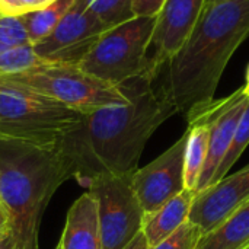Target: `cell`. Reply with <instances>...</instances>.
I'll use <instances>...</instances> for the list:
<instances>
[{"mask_svg":"<svg viewBox=\"0 0 249 249\" xmlns=\"http://www.w3.org/2000/svg\"><path fill=\"white\" fill-rule=\"evenodd\" d=\"M155 79L140 76L120 85L130 102L83 114L58 143L73 178L88 185L99 177L133 175L153 133L178 114Z\"/></svg>","mask_w":249,"mask_h":249,"instance_id":"obj_1","label":"cell"},{"mask_svg":"<svg viewBox=\"0 0 249 249\" xmlns=\"http://www.w3.org/2000/svg\"><path fill=\"white\" fill-rule=\"evenodd\" d=\"M249 36V0L206 4L181 50L159 76L160 89L187 120L214 101L223 71Z\"/></svg>","mask_w":249,"mask_h":249,"instance_id":"obj_2","label":"cell"},{"mask_svg":"<svg viewBox=\"0 0 249 249\" xmlns=\"http://www.w3.org/2000/svg\"><path fill=\"white\" fill-rule=\"evenodd\" d=\"M71 168L57 146L0 139V204L9 216L13 249H39V225Z\"/></svg>","mask_w":249,"mask_h":249,"instance_id":"obj_3","label":"cell"},{"mask_svg":"<svg viewBox=\"0 0 249 249\" xmlns=\"http://www.w3.org/2000/svg\"><path fill=\"white\" fill-rule=\"evenodd\" d=\"M82 115L53 98L0 80V139L57 146Z\"/></svg>","mask_w":249,"mask_h":249,"instance_id":"obj_4","label":"cell"},{"mask_svg":"<svg viewBox=\"0 0 249 249\" xmlns=\"http://www.w3.org/2000/svg\"><path fill=\"white\" fill-rule=\"evenodd\" d=\"M0 80L28 88L83 114L130 102L121 86L101 80L79 66L48 63L22 73L0 76Z\"/></svg>","mask_w":249,"mask_h":249,"instance_id":"obj_5","label":"cell"},{"mask_svg":"<svg viewBox=\"0 0 249 249\" xmlns=\"http://www.w3.org/2000/svg\"><path fill=\"white\" fill-rule=\"evenodd\" d=\"M156 16H134L107 29L79 67L112 85L147 76L146 53L155 29Z\"/></svg>","mask_w":249,"mask_h":249,"instance_id":"obj_6","label":"cell"},{"mask_svg":"<svg viewBox=\"0 0 249 249\" xmlns=\"http://www.w3.org/2000/svg\"><path fill=\"white\" fill-rule=\"evenodd\" d=\"M86 187L96 201L104 249H124L142 232L144 220L131 175L99 177Z\"/></svg>","mask_w":249,"mask_h":249,"instance_id":"obj_7","label":"cell"},{"mask_svg":"<svg viewBox=\"0 0 249 249\" xmlns=\"http://www.w3.org/2000/svg\"><path fill=\"white\" fill-rule=\"evenodd\" d=\"M92 0H74L58 25L34 44L38 57L51 64L79 66L108 28L90 10Z\"/></svg>","mask_w":249,"mask_h":249,"instance_id":"obj_8","label":"cell"},{"mask_svg":"<svg viewBox=\"0 0 249 249\" xmlns=\"http://www.w3.org/2000/svg\"><path fill=\"white\" fill-rule=\"evenodd\" d=\"M206 0H165L156 15L155 29L147 47V76L158 80L166 63L181 50L194 29Z\"/></svg>","mask_w":249,"mask_h":249,"instance_id":"obj_9","label":"cell"},{"mask_svg":"<svg viewBox=\"0 0 249 249\" xmlns=\"http://www.w3.org/2000/svg\"><path fill=\"white\" fill-rule=\"evenodd\" d=\"M185 144L187 133L153 162L139 168L131 175V185L144 214L156 212L185 190Z\"/></svg>","mask_w":249,"mask_h":249,"instance_id":"obj_10","label":"cell"},{"mask_svg":"<svg viewBox=\"0 0 249 249\" xmlns=\"http://www.w3.org/2000/svg\"><path fill=\"white\" fill-rule=\"evenodd\" d=\"M249 201V165L196 194L188 220L203 233L220 226Z\"/></svg>","mask_w":249,"mask_h":249,"instance_id":"obj_11","label":"cell"},{"mask_svg":"<svg viewBox=\"0 0 249 249\" xmlns=\"http://www.w3.org/2000/svg\"><path fill=\"white\" fill-rule=\"evenodd\" d=\"M249 96L239 88L228 98L213 101L212 104V121H210V139H209V153L204 169L201 172L196 194L210 187L212 179L219 169L231 143L235 131L241 123V118L247 109Z\"/></svg>","mask_w":249,"mask_h":249,"instance_id":"obj_12","label":"cell"},{"mask_svg":"<svg viewBox=\"0 0 249 249\" xmlns=\"http://www.w3.org/2000/svg\"><path fill=\"white\" fill-rule=\"evenodd\" d=\"M55 249H104L93 196L86 191L69 209Z\"/></svg>","mask_w":249,"mask_h":249,"instance_id":"obj_13","label":"cell"},{"mask_svg":"<svg viewBox=\"0 0 249 249\" xmlns=\"http://www.w3.org/2000/svg\"><path fill=\"white\" fill-rule=\"evenodd\" d=\"M196 198V193L184 190L156 212L144 214L143 233L149 248H153L174 235L187 220Z\"/></svg>","mask_w":249,"mask_h":249,"instance_id":"obj_14","label":"cell"},{"mask_svg":"<svg viewBox=\"0 0 249 249\" xmlns=\"http://www.w3.org/2000/svg\"><path fill=\"white\" fill-rule=\"evenodd\" d=\"M212 104L188 118V128L185 131L187 144H185V159H184V178H185V188L194 193L197 190L209 153Z\"/></svg>","mask_w":249,"mask_h":249,"instance_id":"obj_15","label":"cell"},{"mask_svg":"<svg viewBox=\"0 0 249 249\" xmlns=\"http://www.w3.org/2000/svg\"><path fill=\"white\" fill-rule=\"evenodd\" d=\"M249 247V201L214 231L201 236L196 249H245Z\"/></svg>","mask_w":249,"mask_h":249,"instance_id":"obj_16","label":"cell"},{"mask_svg":"<svg viewBox=\"0 0 249 249\" xmlns=\"http://www.w3.org/2000/svg\"><path fill=\"white\" fill-rule=\"evenodd\" d=\"M73 3L74 0H53L44 7L18 15L26 31L29 42L34 45L45 38L58 25Z\"/></svg>","mask_w":249,"mask_h":249,"instance_id":"obj_17","label":"cell"},{"mask_svg":"<svg viewBox=\"0 0 249 249\" xmlns=\"http://www.w3.org/2000/svg\"><path fill=\"white\" fill-rule=\"evenodd\" d=\"M44 64L48 63L36 55L32 44L13 47L0 54V76L22 73Z\"/></svg>","mask_w":249,"mask_h":249,"instance_id":"obj_18","label":"cell"},{"mask_svg":"<svg viewBox=\"0 0 249 249\" xmlns=\"http://www.w3.org/2000/svg\"><path fill=\"white\" fill-rule=\"evenodd\" d=\"M249 144V102L247 105V109L241 118V123L235 131V136L232 139V143L219 166V169L216 171L213 179H212V184H216L219 181H222L225 177H228L229 171L233 168V165L239 160V158L242 156V153L245 152V149L248 147Z\"/></svg>","mask_w":249,"mask_h":249,"instance_id":"obj_19","label":"cell"},{"mask_svg":"<svg viewBox=\"0 0 249 249\" xmlns=\"http://www.w3.org/2000/svg\"><path fill=\"white\" fill-rule=\"evenodd\" d=\"M134 0H92L90 10L109 29L134 18Z\"/></svg>","mask_w":249,"mask_h":249,"instance_id":"obj_20","label":"cell"},{"mask_svg":"<svg viewBox=\"0 0 249 249\" xmlns=\"http://www.w3.org/2000/svg\"><path fill=\"white\" fill-rule=\"evenodd\" d=\"M31 44L26 31L15 15H0V54L19 45Z\"/></svg>","mask_w":249,"mask_h":249,"instance_id":"obj_21","label":"cell"},{"mask_svg":"<svg viewBox=\"0 0 249 249\" xmlns=\"http://www.w3.org/2000/svg\"><path fill=\"white\" fill-rule=\"evenodd\" d=\"M203 235V231L197 225L187 220L174 235L149 249H196Z\"/></svg>","mask_w":249,"mask_h":249,"instance_id":"obj_22","label":"cell"},{"mask_svg":"<svg viewBox=\"0 0 249 249\" xmlns=\"http://www.w3.org/2000/svg\"><path fill=\"white\" fill-rule=\"evenodd\" d=\"M165 0H134L133 12L134 16H156Z\"/></svg>","mask_w":249,"mask_h":249,"instance_id":"obj_23","label":"cell"},{"mask_svg":"<svg viewBox=\"0 0 249 249\" xmlns=\"http://www.w3.org/2000/svg\"><path fill=\"white\" fill-rule=\"evenodd\" d=\"M19 1H20V7H22V13L31 12V10H35V9H39V7H44L48 3H51V0H19Z\"/></svg>","mask_w":249,"mask_h":249,"instance_id":"obj_24","label":"cell"},{"mask_svg":"<svg viewBox=\"0 0 249 249\" xmlns=\"http://www.w3.org/2000/svg\"><path fill=\"white\" fill-rule=\"evenodd\" d=\"M124 249H149V245H147V241H146V236H144L143 231Z\"/></svg>","mask_w":249,"mask_h":249,"instance_id":"obj_25","label":"cell"},{"mask_svg":"<svg viewBox=\"0 0 249 249\" xmlns=\"http://www.w3.org/2000/svg\"><path fill=\"white\" fill-rule=\"evenodd\" d=\"M10 232V228H9V216L4 210V207L0 204V236Z\"/></svg>","mask_w":249,"mask_h":249,"instance_id":"obj_26","label":"cell"},{"mask_svg":"<svg viewBox=\"0 0 249 249\" xmlns=\"http://www.w3.org/2000/svg\"><path fill=\"white\" fill-rule=\"evenodd\" d=\"M0 249H13V241L10 232L0 236Z\"/></svg>","mask_w":249,"mask_h":249,"instance_id":"obj_27","label":"cell"},{"mask_svg":"<svg viewBox=\"0 0 249 249\" xmlns=\"http://www.w3.org/2000/svg\"><path fill=\"white\" fill-rule=\"evenodd\" d=\"M242 88H244V92L249 96V64L248 67H247V73H245V83H244Z\"/></svg>","mask_w":249,"mask_h":249,"instance_id":"obj_28","label":"cell"},{"mask_svg":"<svg viewBox=\"0 0 249 249\" xmlns=\"http://www.w3.org/2000/svg\"><path fill=\"white\" fill-rule=\"evenodd\" d=\"M217 1H223V0H206V4H212V3H217Z\"/></svg>","mask_w":249,"mask_h":249,"instance_id":"obj_29","label":"cell"},{"mask_svg":"<svg viewBox=\"0 0 249 249\" xmlns=\"http://www.w3.org/2000/svg\"><path fill=\"white\" fill-rule=\"evenodd\" d=\"M0 15H3V13H1V10H0Z\"/></svg>","mask_w":249,"mask_h":249,"instance_id":"obj_30","label":"cell"},{"mask_svg":"<svg viewBox=\"0 0 249 249\" xmlns=\"http://www.w3.org/2000/svg\"><path fill=\"white\" fill-rule=\"evenodd\" d=\"M245 249H249V247H247V248H245Z\"/></svg>","mask_w":249,"mask_h":249,"instance_id":"obj_31","label":"cell"},{"mask_svg":"<svg viewBox=\"0 0 249 249\" xmlns=\"http://www.w3.org/2000/svg\"><path fill=\"white\" fill-rule=\"evenodd\" d=\"M51 1H53V0H51Z\"/></svg>","mask_w":249,"mask_h":249,"instance_id":"obj_32","label":"cell"}]
</instances>
